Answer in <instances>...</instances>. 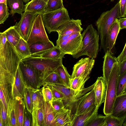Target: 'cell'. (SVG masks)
Segmentation results:
<instances>
[{
	"label": "cell",
	"mask_w": 126,
	"mask_h": 126,
	"mask_svg": "<svg viewBox=\"0 0 126 126\" xmlns=\"http://www.w3.org/2000/svg\"><path fill=\"white\" fill-rule=\"evenodd\" d=\"M21 61L4 32H0V85L10 87Z\"/></svg>",
	"instance_id": "cell-1"
},
{
	"label": "cell",
	"mask_w": 126,
	"mask_h": 126,
	"mask_svg": "<svg viewBox=\"0 0 126 126\" xmlns=\"http://www.w3.org/2000/svg\"><path fill=\"white\" fill-rule=\"evenodd\" d=\"M119 2L110 10L103 12L96 22V26L100 41V50L104 53L108 51L109 31L111 25L119 17Z\"/></svg>",
	"instance_id": "cell-2"
},
{
	"label": "cell",
	"mask_w": 126,
	"mask_h": 126,
	"mask_svg": "<svg viewBox=\"0 0 126 126\" xmlns=\"http://www.w3.org/2000/svg\"><path fill=\"white\" fill-rule=\"evenodd\" d=\"M82 46L80 50L72 56L76 59L86 55L92 59L95 58L99 48V35L92 25H88L81 34Z\"/></svg>",
	"instance_id": "cell-3"
},
{
	"label": "cell",
	"mask_w": 126,
	"mask_h": 126,
	"mask_svg": "<svg viewBox=\"0 0 126 126\" xmlns=\"http://www.w3.org/2000/svg\"><path fill=\"white\" fill-rule=\"evenodd\" d=\"M34 68L41 80L50 73L55 71L62 64V59H54L30 56L21 61Z\"/></svg>",
	"instance_id": "cell-4"
},
{
	"label": "cell",
	"mask_w": 126,
	"mask_h": 126,
	"mask_svg": "<svg viewBox=\"0 0 126 126\" xmlns=\"http://www.w3.org/2000/svg\"><path fill=\"white\" fill-rule=\"evenodd\" d=\"M42 18L44 26L49 33L56 32L61 26L70 19L64 7L45 12L42 15Z\"/></svg>",
	"instance_id": "cell-5"
},
{
	"label": "cell",
	"mask_w": 126,
	"mask_h": 126,
	"mask_svg": "<svg viewBox=\"0 0 126 126\" xmlns=\"http://www.w3.org/2000/svg\"><path fill=\"white\" fill-rule=\"evenodd\" d=\"M118 63H115L106 85L103 111L105 115L112 113L114 104L117 97V86L119 77Z\"/></svg>",
	"instance_id": "cell-6"
},
{
	"label": "cell",
	"mask_w": 126,
	"mask_h": 126,
	"mask_svg": "<svg viewBox=\"0 0 126 126\" xmlns=\"http://www.w3.org/2000/svg\"><path fill=\"white\" fill-rule=\"evenodd\" d=\"M94 85V83L88 87L79 90H74L62 84H51L47 85L54 88L63 94L66 99L65 107L71 108L74 105L76 107L77 103L81 97L93 89Z\"/></svg>",
	"instance_id": "cell-7"
},
{
	"label": "cell",
	"mask_w": 126,
	"mask_h": 126,
	"mask_svg": "<svg viewBox=\"0 0 126 126\" xmlns=\"http://www.w3.org/2000/svg\"><path fill=\"white\" fill-rule=\"evenodd\" d=\"M50 41L42 21V15H38L34 21L27 42L30 45L38 42Z\"/></svg>",
	"instance_id": "cell-8"
},
{
	"label": "cell",
	"mask_w": 126,
	"mask_h": 126,
	"mask_svg": "<svg viewBox=\"0 0 126 126\" xmlns=\"http://www.w3.org/2000/svg\"><path fill=\"white\" fill-rule=\"evenodd\" d=\"M19 66L27 87L33 89H40L41 81L36 69L21 61Z\"/></svg>",
	"instance_id": "cell-9"
},
{
	"label": "cell",
	"mask_w": 126,
	"mask_h": 126,
	"mask_svg": "<svg viewBox=\"0 0 126 126\" xmlns=\"http://www.w3.org/2000/svg\"><path fill=\"white\" fill-rule=\"evenodd\" d=\"M38 15L24 12L21 15L20 21L18 22H16L14 26L15 28L21 37L27 41L34 21Z\"/></svg>",
	"instance_id": "cell-10"
},
{
	"label": "cell",
	"mask_w": 126,
	"mask_h": 126,
	"mask_svg": "<svg viewBox=\"0 0 126 126\" xmlns=\"http://www.w3.org/2000/svg\"><path fill=\"white\" fill-rule=\"evenodd\" d=\"M95 62L94 59L89 57L81 59L74 65L70 79L80 77L88 80Z\"/></svg>",
	"instance_id": "cell-11"
},
{
	"label": "cell",
	"mask_w": 126,
	"mask_h": 126,
	"mask_svg": "<svg viewBox=\"0 0 126 126\" xmlns=\"http://www.w3.org/2000/svg\"><path fill=\"white\" fill-rule=\"evenodd\" d=\"M82 39L81 33H76L71 35L57 47L65 55L68 54L73 56L81 50L82 46Z\"/></svg>",
	"instance_id": "cell-12"
},
{
	"label": "cell",
	"mask_w": 126,
	"mask_h": 126,
	"mask_svg": "<svg viewBox=\"0 0 126 126\" xmlns=\"http://www.w3.org/2000/svg\"><path fill=\"white\" fill-rule=\"evenodd\" d=\"M27 87L19 65L17 69L13 82L9 88L11 98L13 100L17 97L23 99L26 87Z\"/></svg>",
	"instance_id": "cell-13"
},
{
	"label": "cell",
	"mask_w": 126,
	"mask_h": 126,
	"mask_svg": "<svg viewBox=\"0 0 126 126\" xmlns=\"http://www.w3.org/2000/svg\"><path fill=\"white\" fill-rule=\"evenodd\" d=\"M95 106V94L93 88L80 99L77 103L74 115L80 114Z\"/></svg>",
	"instance_id": "cell-14"
},
{
	"label": "cell",
	"mask_w": 126,
	"mask_h": 126,
	"mask_svg": "<svg viewBox=\"0 0 126 126\" xmlns=\"http://www.w3.org/2000/svg\"><path fill=\"white\" fill-rule=\"evenodd\" d=\"M99 107L95 106L78 115H74L71 117V126H87L92 119L98 114Z\"/></svg>",
	"instance_id": "cell-15"
},
{
	"label": "cell",
	"mask_w": 126,
	"mask_h": 126,
	"mask_svg": "<svg viewBox=\"0 0 126 126\" xmlns=\"http://www.w3.org/2000/svg\"><path fill=\"white\" fill-rule=\"evenodd\" d=\"M81 25V20L72 18L61 26L56 32L58 33L59 36L71 35L77 32L81 33L83 30Z\"/></svg>",
	"instance_id": "cell-16"
},
{
	"label": "cell",
	"mask_w": 126,
	"mask_h": 126,
	"mask_svg": "<svg viewBox=\"0 0 126 126\" xmlns=\"http://www.w3.org/2000/svg\"><path fill=\"white\" fill-rule=\"evenodd\" d=\"M94 83L93 89L95 95V106L99 107L105 101L106 85L103 77L101 76L98 77Z\"/></svg>",
	"instance_id": "cell-17"
},
{
	"label": "cell",
	"mask_w": 126,
	"mask_h": 126,
	"mask_svg": "<svg viewBox=\"0 0 126 126\" xmlns=\"http://www.w3.org/2000/svg\"><path fill=\"white\" fill-rule=\"evenodd\" d=\"M113 54L111 51H107L105 53L103 57L104 59L103 66V77L106 85L114 64L118 63L116 57L113 56Z\"/></svg>",
	"instance_id": "cell-18"
},
{
	"label": "cell",
	"mask_w": 126,
	"mask_h": 126,
	"mask_svg": "<svg viewBox=\"0 0 126 126\" xmlns=\"http://www.w3.org/2000/svg\"><path fill=\"white\" fill-rule=\"evenodd\" d=\"M53 126H71V110L64 108L60 111L55 112Z\"/></svg>",
	"instance_id": "cell-19"
},
{
	"label": "cell",
	"mask_w": 126,
	"mask_h": 126,
	"mask_svg": "<svg viewBox=\"0 0 126 126\" xmlns=\"http://www.w3.org/2000/svg\"><path fill=\"white\" fill-rule=\"evenodd\" d=\"M111 114L118 117H126V94L117 96Z\"/></svg>",
	"instance_id": "cell-20"
},
{
	"label": "cell",
	"mask_w": 126,
	"mask_h": 126,
	"mask_svg": "<svg viewBox=\"0 0 126 126\" xmlns=\"http://www.w3.org/2000/svg\"><path fill=\"white\" fill-rule=\"evenodd\" d=\"M47 4L42 0H32L25 5L24 12L42 15L46 12Z\"/></svg>",
	"instance_id": "cell-21"
},
{
	"label": "cell",
	"mask_w": 126,
	"mask_h": 126,
	"mask_svg": "<svg viewBox=\"0 0 126 126\" xmlns=\"http://www.w3.org/2000/svg\"><path fill=\"white\" fill-rule=\"evenodd\" d=\"M41 107L44 117L43 126H53L55 112L50 103L44 101Z\"/></svg>",
	"instance_id": "cell-22"
},
{
	"label": "cell",
	"mask_w": 126,
	"mask_h": 126,
	"mask_svg": "<svg viewBox=\"0 0 126 126\" xmlns=\"http://www.w3.org/2000/svg\"><path fill=\"white\" fill-rule=\"evenodd\" d=\"M17 126H23V119L26 107L23 99L17 97L13 100Z\"/></svg>",
	"instance_id": "cell-23"
},
{
	"label": "cell",
	"mask_w": 126,
	"mask_h": 126,
	"mask_svg": "<svg viewBox=\"0 0 126 126\" xmlns=\"http://www.w3.org/2000/svg\"><path fill=\"white\" fill-rule=\"evenodd\" d=\"M120 31L118 19H116L110 27L109 33L108 51L113 53L112 49L114 48L117 36Z\"/></svg>",
	"instance_id": "cell-24"
},
{
	"label": "cell",
	"mask_w": 126,
	"mask_h": 126,
	"mask_svg": "<svg viewBox=\"0 0 126 126\" xmlns=\"http://www.w3.org/2000/svg\"><path fill=\"white\" fill-rule=\"evenodd\" d=\"M16 51L21 60L31 56L29 45L22 37L15 47Z\"/></svg>",
	"instance_id": "cell-25"
},
{
	"label": "cell",
	"mask_w": 126,
	"mask_h": 126,
	"mask_svg": "<svg viewBox=\"0 0 126 126\" xmlns=\"http://www.w3.org/2000/svg\"><path fill=\"white\" fill-rule=\"evenodd\" d=\"M65 55L56 46L41 53L31 56L54 59H62Z\"/></svg>",
	"instance_id": "cell-26"
},
{
	"label": "cell",
	"mask_w": 126,
	"mask_h": 126,
	"mask_svg": "<svg viewBox=\"0 0 126 126\" xmlns=\"http://www.w3.org/2000/svg\"><path fill=\"white\" fill-rule=\"evenodd\" d=\"M54 46L51 41L46 42H38L29 45L31 56L41 53Z\"/></svg>",
	"instance_id": "cell-27"
},
{
	"label": "cell",
	"mask_w": 126,
	"mask_h": 126,
	"mask_svg": "<svg viewBox=\"0 0 126 126\" xmlns=\"http://www.w3.org/2000/svg\"><path fill=\"white\" fill-rule=\"evenodd\" d=\"M23 2V0H7L8 5L11 9L9 14L13 16L17 13L21 15L24 12Z\"/></svg>",
	"instance_id": "cell-28"
},
{
	"label": "cell",
	"mask_w": 126,
	"mask_h": 126,
	"mask_svg": "<svg viewBox=\"0 0 126 126\" xmlns=\"http://www.w3.org/2000/svg\"><path fill=\"white\" fill-rule=\"evenodd\" d=\"M29 88L31 94L32 104V110L41 107L44 101L42 92V88L35 89Z\"/></svg>",
	"instance_id": "cell-29"
},
{
	"label": "cell",
	"mask_w": 126,
	"mask_h": 126,
	"mask_svg": "<svg viewBox=\"0 0 126 126\" xmlns=\"http://www.w3.org/2000/svg\"><path fill=\"white\" fill-rule=\"evenodd\" d=\"M7 41L14 47L21 37L14 26H11L4 32Z\"/></svg>",
	"instance_id": "cell-30"
},
{
	"label": "cell",
	"mask_w": 126,
	"mask_h": 126,
	"mask_svg": "<svg viewBox=\"0 0 126 126\" xmlns=\"http://www.w3.org/2000/svg\"><path fill=\"white\" fill-rule=\"evenodd\" d=\"M55 71L58 74L64 85L67 87L69 88L71 76L67 72L66 68L63 64L59 66Z\"/></svg>",
	"instance_id": "cell-31"
},
{
	"label": "cell",
	"mask_w": 126,
	"mask_h": 126,
	"mask_svg": "<svg viewBox=\"0 0 126 126\" xmlns=\"http://www.w3.org/2000/svg\"><path fill=\"white\" fill-rule=\"evenodd\" d=\"M7 114L8 126H17L14 102L11 98L7 105Z\"/></svg>",
	"instance_id": "cell-32"
},
{
	"label": "cell",
	"mask_w": 126,
	"mask_h": 126,
	"mask_svg": "<svg viewBox=\"0 0 126 126\" xmlns=\"http://www.w3.org/2000/svg\"><path fill=\"white\" fill-rule=\"evenodd\" d=\"M51 84H58L64 85L60 79L58 74L55 71L48 74L41 80V86Z\"/></svg>",
	"instance_id": "cell-33"
},
{
	"label": "cell",
	"mask_w": 126,
	"mask_h": 126,
	"mask_svg": "<svg viewBox=\"0 0 126 126\" xmlns=\"http://www.w3.org/2000/svg\"><path fill=\"white\" fill-rule=\"evenodd\" d=\"M126 117H118L111 114L105 116V126H122L126 121Z\"/></svg>",
	"instance_id": "cell-34"
},
{
	"label": "cell",
	"mask_w": 126,
	"mask_h": 126,
	"mask_svg": "<svg viewBox=\"0 0 126 126\" xmlns=\"http://www.w3.org/2000/svg\"><path fill=\"white\" fill-rule=\"evenodd\" d=\"M41 107L32 110L31 126H43L44 117Z\"/></svg>",
	"instance_id": "cell-35"
},
{
	"label": "cell",
	"mask_w": 126,
	"mask_h": 126,
	"mask_svg": "<svg viewBox=\"0 0 126 126\" xmlns=\"http://www.w3.org/2000/svg\"><path fill=\"white\" fill-rule=\"evenodd\" d=\"M126 94V72L119 76L117 86L116 96Z\"/></svg>",
	"instance_id": "cell-36"
},
{
	"label": "cell",
	"mask_w": 126,
	"mask_h": 126,
	"mask_svg": "<svg viewBox=\"0 0 126 126\" xmlns=\"http://www.w3.org/2000/svg\"><path fill=\"white\" fill-rule=\"evenodd\" d=\"M88 80L80 77L71 79L70 88L75 90H79L84 88L85 84Z\"/></svg>",
	"instance_id": "cell-37"
},
{
	"label": "cell",
	"mask_w": 126,
	"mask_h": 126,
	"mask_svg": "<svg viewBox=\"0 0 126 126\" xmlns=\"http://www.w3.org/2000/svg\"><path fill=\"white\" fill-rule=\"evenodd\" d=\"M10 99L9 88L0 85V100L3 104L7 111V105Z\"/></svg>",
	"instance_id": "cell-38"
},
{
	"label": "cell",
	"mask_w": 126,
	"mask_h": 126,
	"mask_svg": "<svg viewBox=\"0 0 126 126\" xmlns=\"http://www.w3.org/2000/svg\"><path fill=\"white\" fill-rule=\"evenodd\" d=\"M64 7L63 0H48L46 5L45 12Z\"/></svg>",
	"instance_id": "cell-39"
},
{
	"label": "cell",
	"mask_w": 126,
	"mask_h": 126,
	"mask_svg": "<svg viewBox=\"0 0 126 126\" xmlns=\"http://www.w3.org/2000/svg\"><path fill=\"white\" fill-rule=\"evenodd\" d=\"M23 99L26 109L29 112L32 113V104L31 96L30 89L27 87L25 88Z\"/></svg>",
	"instance_id": "cell-40"
},
{
	"label": "cell",
	"mask_w": 126,
	"mask_h": 126,
	"mask_svg": "<svg viewBox=\"0 0 126 126\" xmlns=\"http://www.w3.org/2000/svg\"><path fill=\"white\" fill-rule=\"evenodd\" d=\"M7 3H0V24H3L9 17V13Z\"/></svg>",
	"instance_id": "cell-41"
},
{
	"label": "cell",
	"mask_w": 126,
	"mask_h": 126,
	"mask_svg": "<svg viewBox=\"0 0 126 126\" xmlns=\"http://www.w3.org/2000/svg\"><path fill=\"white\" fill-rule=\"evenodd\" d=\"M42 88V92L44 101L50 103L53 100L50 86L47 85H45Z\"/></svg>",
	"instance_id": "cell-42"
},
{
	"label": "cell",
	"mask_w": 126,
	"mask_h": 126,
	"mask_svg": "<svg viewBox=\"0 0 126 126\" xmlns=\"http://www.w3.org/2000/svg\"><path fill=\"white\" fill-rule=\"evenodd\" d=\"M105 116L97 115L94 117L87 126H105Z\"/></svg>",
	"instance_id": "cell-43"
},
{
	"label": "cell",
	"mask_w": 126,
	"mask_h": 126,
	"mask_svg": "<svg viewBox=\"0 0 126 126\" xmlns=\"http://www.w3.org/2000/svg\"><path fill=\"white\" fill-rule=\"evenodd\" d=\"M54 111L59 112L65 108L63 101L61 100H53L49 103Z\"/></svg>",
	"instance_id": "cell-44"
},
{
	"label": "cell",
	"mask_w": 126,
	"mask_h": 126,
	"mask_svg": "<svg viewBox=\"0 0 126 126\" xmlns=\"http://www.w3.org/2000/svg\"><path fill=\"white\" fill-rule=\"evenodd\" d=\"M50 87L52 92L53 100H61L65 102L66 99L65 95L58 90L52 87Z\"/></svg>",
	"instance_id": "cell-45"
},
{
	"label": "cell",
	"mask_w": 126,
	"mask_h": 126,
	"mask_svg": "<svg viewBox=\"0 0 126 126\" xmlns=\"http://www.w3.org/2000/svg\"><path fill=\"white\" fill-rule=\"evenodd\" d=\"M32 121V113L26 108L24 114L23 126H31Z\"/></svg>",
	"instance_id": "cell-46"
},
{
	"label": "cell",
	"mask_w": 126,
	"mask_h": 126,
	"mask_svg": "<svg viewBox=\"0 0 126 126\" xmlns=\"http://www.w3.org/2000/svg\"><path fill=\"white\" fill-rule=\"evenodd\" d=\"M0 109L3 126H8L7 111L0 100Z\"/></svg>",
	"instance_id": "cell-47"
},
{
	"label": "cell",
	"mask_w": 126,
	"mask_h": 126,
	"mask_svg": "<svg viewBox=\"0 0 126 126\" xmlns=\"http://www.w3.org/2000/svg\"><path fill=\"white\" fill-rule=\"evenodd\" d=\"M119 17H126V0H120L119 1Z\"/></svg>",
	"instance_id": "cell-48"
},
{
	"label": "cell",
	"mask_w": 126,
	"mask_h": 126,
	"mask_svg": "<svg viewBox=\"0 0 126 126\" xmlns=\"http://www.w3.org/2000/svg\"><path fill=\"white\" fill-rule=\"evenodd\" d=\"M118 63V74L120 76L126 72V59L121 62Z\"/></svg>",
	"instance_id": "cell-49"
},
{
	"label": "cell",
	"mask_w": 126,
	"mask_h": 126,
	"mask_svg": "<svg viewBox=\"0 0 126 126\" xmlns=\"http://www.w3.org/2000/svg\"><path fill=\"white\" fill-rule=\"evenodd\" d=\"M118 63L121 62L126 59V44L124 46L123 49L120 54L116 57Z\"/></svg>",
	"instance_id": "cell-50"
},
{
	"label": "cell",
	"mask_w": 126,
	"mask_h": 126,
	"mask_svg": "<svg viewBox=\"0 0 126 126\" xmlns=\"http://www.w3.org/2000/svg\"><path fill=\"white\" fill-rule=\"evenodd\" d=\"M64 35L59 36L56 42L57 47L58 46L63 42L67 39L71 35Z\"/></svg>",
	"instance_id": "cell-51"
},
{
	"label": "cell",
	"mask_w": 126,
	"mask_h": 126,
	"mask_svg": "<svg viewBox=\"0 0 126 126\" xmlns=\"http://www.w3.org/2000/svg\"><path fill=\"white\" fill-rule=\"evenodd\" d=\"M120 30L126 28V17L119 18L118 19Z\"/></svg>",
	"instance_id": "cell-52"
},
{
	"label": "cell",
	"mask_w": 126,
	"mask_h": 126,
	"mask_svg": "<svg viewBox=\"0 0 126 126\" xmlns=\"http://www.w3.org/2000/svg\"><path fill=\"white\" fill-rule=\"evenodd\" d=\"M0 126H3L0 109Z\"/></svg>",
	"instance_id": "cell-53"
},
{
	"label": "cell",
	"mask_w": 126,
	"mask_h": 126,
	"mask_svg": "<svg viewBox=\"0 0 126 126\" xmlns=\"http://www.w3.org/2000/svg\"><path fill=\"white\" fill-rule=\"evenodd\" d=\"M7 3V0H0V3Z\"/></svg>",
	"instance_id": "cell-54"
},
{
	"label": "cell",
	"mask_w": 126,
	"mask_h": 126,
	"mask_svg": "<svg viewBox=\"0 0 126 126\" xmlns=\"http://www.w3.org/2000/svg\"><path fill=\"white\" fill-rule=\"evenodd\" d=\"M31 0H23L24 2L25 3H27L29 1Z\"/></svg>",
	"instance_id": "cell-55"
},
{
	"label": "cell",
	"mask_w": 126,
	"mask_h": 126,
	"mask_svg": "<svg viewBox=\"0 0 126 126\" xmlns=\"http://www.w3.org/2000/svg\"><path fill=\"white\" fill-rule=\"evenodd\" d=\"M43 0L44 1H45L46 2H47L48 0Z\"/></svg>",
	"instance_id": "cell-56"
},
{
	"label": "cell",
	"mask_w": 126,
	"mask_h": 126,
	"mask_svg": "<svg viewBox=\"0 0 126 126\" xmlns=\"http://www.w3.org/2000/svg\"><path fill=\"white\" fill-rule=\"evenodd\" d=\"M114 0H110V1H113Z\"/></svg>",
	"instance_id": "cell-57"
}]
</instances>
